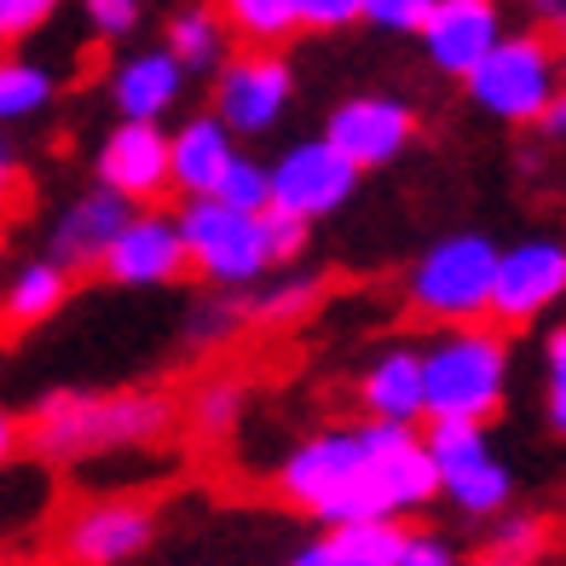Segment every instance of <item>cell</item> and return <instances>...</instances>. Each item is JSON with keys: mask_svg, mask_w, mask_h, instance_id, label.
<instances>
[{"mask_svg": "<svg viewBox=\"0 0 566 566\" xmlns=\"http://www.w3.org/2000/svg\"><path fill=\"white\" fill-rule=\"evenodd\" d=\"M174 428L163 394H46L23 440L41 462H93L111 451L157 446Z\"/></svg>", "mask_w": 566, "mask_h": 566, "instance_id": "6da1fadb", "label": "cell"}, {"mask_svg": "<svg viewBox=\"0 0 566 566\" xmlns=\"http://www.w3.org/2000/svg\"><path fill=\"white\" fill-rule=\"evenodd\" d=\"M422 353V417L492 422L509 394V342L492 324H446Z\"/></svg>", "mask_w": 566, "mask_h": 566, "instance_id": "7a4b0ae2", "label": "cell"}, {"mask_svg": "<svg viewBox=\"0 0 566 566\" xmlns=\"http://www.w3.org/2000/svg\"><path fill=\"white\" fill-rule=\"evenodd\" d=\"M462 87H469V98L492 122L532 127L560 93V53H555L549 30H514V35L503 30L480 53V64L462 75Z\"/></svg>", "mask_w": 566, "mask_h": 566, "instance_id": "3957f363", "label": "cell"}, {"mask_svg": "<svg viewBox=\"0 0 566 566\" xmlns=\"http://www.w3.org/2000/svg\"><path fill=\"white\" fill-rule=\"evenodd\" d=\"M277 492L290 497L313 521H353V514H376L365 492V446L358 428H324L277 462Z\"/></svg>", "mask_w": 566, "mask_h": 566, "instance_id": "277c9868", "label": "cell"}, {"mask_svg": "<svg viewBox=\"0 0 566 566\" xmlns=\"http://www.w3.org/2000/svg\"><path fill=\"white\" fill-rule=\"evenodd\" d=\"M492 266H497V243L485 238V231L440 238L433 249L417 254V266H410V277H405L410 313L428 318V324H474V318H485Z\"/></svg>", "mask_w": 566, "mask_h": 566, "instance_id": "5b68a950", "label": "cell"}, {"mask_svg": "<svg viewBox=\"0 0 566 566\" xmlns=\"http://www.w3.org/2000/svg\"><path fill=\"white\" fill-rule=\"evenodd\" d=\"M174 220H179V238H186V261L209 277L214 290L243 295L272 272L261 214L231 209V202H220V197H186V209H179Z\"/></svg>", "mask_w": 566, "mask_h": 566, "instance_id": "8992f818", "label": "cell"}, {"mask_svg": "<svg viewBox=\"0 0 566 566\" xmlns=\"http://www.w3.org/2000/svg\"><path fill=\"white\" fill-rule=\"evenodd\" d=\"M422 446L433 457V474H440V497H451L469 521H492L497 509H509L514 474L503 469V457L492 446V433H485V422L428 417Z\"/></svg>", "mask_w": 566, "mask_h": 566, "instance_id": "52a82bcc", "label": "cell"}, {"mask_svg": "<svg viewBox=\"0 0 566 566\" xmlns=\"http://www.w3.org/2000/svg\"><path fill=\"white\" fill-rule=\"evenodd\" d=\"M358 446H365V492L376 514H410L428 509L440 497V474H433V457L422 446V433L410 422H381L370 417L358 428Z\"/></svg>", "mask_w": 566, "mask_h": 566, "instance_id": "ba28073f", "label": "cell"}, {"mask_svg": "<svg viewBox=\"0 0 566 566\" xmlns=\"http://www.w3.org/2000/svg\"><path fill=\"white\" fill-rule=\"evenodd\" d=\"M353 191H358V168L329 139H295L266 168V209L301 214L306 226L324 220V214H336V209H347Z\"/></svg>", "mask_w": 566, "mask_h": 566, "instance_id": "9c48e42d", "label": "cell"}, {"mask_svg": "<svg viewBox=\"0 0 566 566\" xmlns=\"http://www.w3.org/2000/svg\"><path fill=\"white\" fill-rule=\"evenodd\" d=\"M290 93H295V75L272 46H254V53H238V59L226 53L214 64V116L238 139L272 134L277 116L290 111Z\"/></svg>", "mask_w": 566, "mask_h": 566, "instance_id": "30bf717a", "label": "cell"}, {"mask_svg": "<svg viewBox=\"0 0 566 566\" xmlns=\"http://www.w3.org/2000/svg\"><path fill=\"white\" fill-rule=\"evenodd\" d=\"M186 238H179V220L157 214L150 202H139L134 214L116 226V238L98 254V272L122 290H163V283L186 277Z\"/></svg>", "mask_w": 566, "mask_h": 566, "instance_id": "8fae6325", "label": "cell"}, {"mask_svg": "<svg viewBox=\"0 0 566 566\" xmlns=\"http://www.w3.org/2000/svg\"><path fill=\"white\" fill-rule=\"evenodd\" d=\"M560 295H566V249L549 243V238H526L514 249H497L485 318H497V324L514 329V324L544 318Z\"/></svg>", "mask_w": 566, "mask_h": 566, "instance_id": "7c38bea8", "label": "cell"}, {"mask_svg": "<svg viewBox=\"0 0 566 566\" xmlns=\"http://www.w3.org/2000/svg\"><path fill=\"white\" fill-rule=\"evenodd\" d=\"M324 139L342 150V157L365 174V168H388L399 163L410 139H417V111L405 98L388 93H365V98H342L324 122Z\"/></svg>", "mask_w": 566, "mask_h": 566, "instance_id": "4fadbf2b", "label": "cell"}, {"mask_svg": "<svg viewBox=\"0 0 566 566\" xmlns=\"http://www.w3.org/2000/svg\"><path fill=\"white\" fill-rule=\"evenodd\" d=\"M150 537H157V514H150V503H139V497H98V503L70 514L59 549L70 560H82V566H122V560L145 555Z\"/></svg>", "mask_w": 566, "mask_h": 566, "instance_id": "5bb4252c", "label": "cell"}, {"mask_svg": "<svg viewBox=\"0 0 566 566\" xmlns=\"http://www.w3.org/2000/svg\"><path fill=\"white\" fill-rule=\"evenodd\" d=\"M417 35H422L428 64L451 75V82H462L480 64L485 46L503 35V0H428Z\"/></svg>", "mask_w": 566, "mask_h": 566, "instance_id": "9a60e30c", "label": "cell"}, {"mask_svg": "<svg viewBox=\"0 0 566 566\" xmlns=\"http://www.w3.org/2000/svg\"><path fill=\"white\" fill-rule=\"evenodd\" d=\"M98 186L122 191L134 209L168 197V134H163V122L122 116L105 134V145H98Z\"/></svg>", "mask_w": 566, "mask_h": 566, "instance_id": "2e32d148", "label": "cell"}, {"mask_svg": "<svg viewBox=\"0 0 566 566\" xmlns=\"http://www.w3.org/2000/svg\"><path fill=\"white\" fill-rule=\"evenodd\" d=\"M134 214V202H127L122 191L111 186H87L82 197L64 202V214L53 220V261H64L70 272L82 266H98V254H105V243L116 238V226Z\"/></svg>", "mask_w": 566, "mask_h": 566, "instance_id": "e0dca14e", "label": "cell"}, {"mask_svg": "<svg viewBox=\"0 0 566 566\" xmlns=\"http://www.w3.org/2000/svg\"><path fill=\"white\" fill-rule=\"evenodd\" d=\"M399 514H353L329 521L324 537L295 549V566H399Z\"/></svg>", "mask_w": 566, "mask_h": 566, "instance_id": "ac0fdd59", "label": "cell"}, {"mask_svg": "<svg viewBox=\"0 0 566 566\" xmlns=\"http://www.w3.org/2000/svg\"><path fill=\"white\" fill-rule=\"evenodd\" d=\"M179 93H186V64H179L168 46H139V53H127L111 75V98L122 116L134 122H163Z\"/></svg>", "mask_w": 566, "mask_h": 566, "instance_id": "d6986e66", "label": "cell"}, {"mask_svg": "<svg viewBox=\"0 0 566 566\" xmlns=\"http://www.w3.org/2000/svg\"><path fill=\"white\" fill-rule=\"evenodd\" d=\"M238 134L209 111V116H186L168 134V191H179V197H209L214 191V179H220V168L231 163V145Z\"/></svg>", "mask_w": 566, "mask_h": 566, "instance_id": "ffe728a7", "label": "cell"}, {"mask_svg": "<svg viewBox=\"0 0 566 566\" xmlns=\"http://www.w3.org/2000/svg\"><path fill=\"white\" fill-rule=\"evenodd\" d=\"M358 405L365 417L381 422H422V353L417 347H388L370 358L365 381H358Z\"/></svg>", "mask_w": 566, "mask_h": 566, "instance_id": "44dd1931", "label": "cell"}, {"mask_svg": "<svg viewBox=\"0 0 566 566\" xmlns=\"http://www.w3.org/2000/svg\"><path fill=\"white\" fill-rule=\"evenodd\" d=\"M70 295V266L53 261V254H35V261H18L12 277H7V290H0V313H7L18 329H30V324H46L64 306Z\"/></svg>", "mask_w": 566, "mask_h": 566, "instance_id": "7402d4cb", "label": "cell"}, {"mask_svg": "<svg viewBox=\"0 0 566 566\" xmlns=\"http://www.w3.org/2000/svg\"><path fill=\"white\" fill-rule=\"evenodd\" d=\"M168 53L186 64V75H202V70H214L220 59H226V46H231V30H226V18L214 12V7H179L174 18H168Z\"/></svg>", "mask_w": 566, "mask_h": 566, "instance_id": "603a6c76", "label": "cell"}, {"mask_svg": "<svg viewBox=\"0 0 566 566\" xmlns=\"http://www.w3.org/2000/svg\"><path fill=\"white\" fill-rule=\"evenodd\" d=\"M53 98H59V75L53 70H41V64L18 59V53H0V127L41 116Z\"/></svg>", "mask_w": 566, "mask_h": 566, "instance_id": "cb8c5ba5", "label": "cell"}, {"mask_svg": "<svg viewBox=\"0 0 566 566\" xmlns=\"http://www.w3.org/2000/svg\"><path fill=\"white\" fill-rule=\"evenodd\" d=\"M214 12L226 18V30L243 35L249 46H277L301 30L295 0H214Z\"/></svg>", "mask_w": 566, "mask_h": 566, "instance_id": "d4e9b609", "label": "cell"}, {"mask_svg": "<svg viewBox=\"0 0 566 566\" xmlns=\"http://www.w3.org/2000/svg\"><path fill=\"white\" fill-rule=\"evenodd\" d=\"M186 417H191L197 440H226V433L238 428V417H243V388L231 376L202 381V388L191 394V405H186Z\"/></svg>", "mask_w": 566, "mask_h": 566, "instance_id": "484cf974", "label": "cell"}, {"mask_svg": "<svg viewBox=\"0 0 566 566\" xmlns=\"http://www.w3.org/2000/svg\"><path fill=\"white\" fill-rule=\"evenodd\" d=\"M313 306H318V283L313 277H277L272 290H261V295L243 306V318L277 329V324H301Z\"/></svg>", "mask_w": 566, "mask_h": 566, "instance_id": "4316f807", "label": "cell"}, {"mask_svg": "<svg viewBox=\"0 0 566 566\" xmlns=\"http://www.w3.org/2000/svg\"><path fill=\"white\" fill-rule=\"evenodd\" d=\"M503 521L497 532L485 537V560H537V555H549V521H537V514H514V509H497Z\"/></svg>", "mask_w": 566, "mask_h": 566, "instance_id": "83f0119b", "label": "cell"}, {"mask_svg": "<svg viewBox=\"0 0 566 566\" xmlns=\"http://www.w3.org/2000/svg\"><path fill=\"white\" fill-rule=\"evenodd\" d=\"M209 197L231 202V209L261 214V209H266V163H254V157H243V150H231V163L220 168V179H214Z\"/></svg>", "mask_w": 566, "mask_h": 566, "instance_id": "f1b7e54d", "label": "cell"}, {"mask_svg": "<svg viewBox=\"0 0 566 566\" xmlns=\"http://www.w3.org/2000/svg\"><path fill=\"white\" fill-rule=\"evenodd\" d=\"M261 238H266V261L272 266H295L306 243H313V231H306L301 214H283V209H261Z\"/></svg>", "mask_w": 566, "mask_h": 566, "instance_id": "f546056e", "label": "cell"}, {"mask_svg": "<svg viewBox=\"0 0 566 566\" xmlns=\"http://www.w3.org/2000/svg\"><path fill=\"white\" fill-rule=\"evenodd\" d=\"M243 324H249V318H243V306L231 301V290H220L214 301H202L197 313H191V329H186V336H191L197 347H214V342H231Z\"/></svg>", "mask_w": 566, "mask_h": 566, "instance_id": "4dcf8cb0", "label": "cell"}, {"mask_svg": "<svg viewBox=\"0 0 566 566\" xmlns=\"http://www.w3.org/2000/svg\"><path fill=\"white\" fill-rule=\"evenodd\" d=\"M98 41H127L145 23V0H75Z\"/></svg>", "mask_w": 566, "mask_h": 566, "instance_id": "1f68e13d", "label": "cell"}, {"mask_svg": "<svg viewBox=\"0 0 566 566\" xmlns=\"http://www.w3.org/2000/svg\"><path fill=\"white\" fill-rule=\"evenodd\" d=\"M59 7L64 0H0V46H18L35 30H46L59 18Z\"/></svg>", "mask_w": 566, "mask_h": 566, "instance_id": "d6a6232c", "label": "cell"}, {"mask_svg": "<svg viewBox=\"0 0 566 566\" xmlns=\"http://www.w3.org/2000/svg\"><path fill=\"white\" fill-rule=\"evenodd\" d=\"M544 417L560 440L566 433V329H555L544 342Z\"/></svg>", "mask_w": 566, "mask_h": 566, "instance_id": "836d02e7", "label": "cell"}, {"mask_svg": "<svg viewBox=\"0 0 566 566\" xmlns=\"http://www.w3.org/2000/svg\"><path fill=\"white\" fill-rule=\"evenodd\" d=\"M428 0H358V23H376L388 35H417Z\"/></svg>", "mask_w": 566, "mask_h": 566, "instance_id": "e575fe53", "label": "cell"}, {"mask_svg": "<svg viewBox=\"0 0 566 566\" xmlns=\"http://www.w3.org/2000/svg\"><path fill=\"white\" fill-rule=\"evenodd\" d=\"M301 12V30H353L358 23V0H295Z\"/></svg>", "mask_w": 566, "mask_h": 566, "instance_id": "d590c367", "label": "cell"}, {"mask_svg": "<svg viewBox=\"0 0 566 566\" xmlns=\"http://www.w3.org/2000/svg\"><path fill=\"white\" fill-rule=\"evenodd\" d=\"M457 560V549L446 544L440 532H410L405 526V537H399V566H451Z\"/></svg>", "mask_w": 566, "mask_h": 566, "instance_id": "8d00e7d4", "label": "cell"}, {"mask_svg": "<svg viewBox=\"0 0 566 566\" xmlns=\"http://www.w3.org/2000/svg\"><path fill=\"white\" fill-rule=\"evenodd\" d=\"M18 446H23V428H18V417H12V410H0V474L12 469Z\"/></svg>", "mask_w": 566, "mask_h": 566, "instance_id": "74e56055", "label": "cell"}, {"mask_svg": "<svg viewBox=\"0 0 566 566\" xmlns=\"http://www.w3.org/2000/svg\"><path fill=\"white\" fill-rule=\"evenodd\" d=\"M18 191V150H12V139L0 134V202H7Z\"/></svg>", "mask_w": 566, "mask_h": 566, "instance_id": "f35d334b", "label": "cell"}, {"mask_svg": "<svg viewBox=\"0 0 566 566\" xmlns=\"http://www.w3.org/2000/svg\"><path fill=\"white\" fill-rule=\"evenodd\" d=\"M526 12L544 23V30H560V18H566V0H526Z\"/></svg>", "mask_w": 566, "mask_h": 566, "instance_id": "ab89813d", "label": "cell"}]
</instances>
